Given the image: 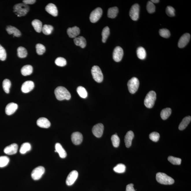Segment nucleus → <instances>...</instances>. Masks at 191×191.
Returning <instances> with one entry per match:
<instances>
[{"mask_svg": "<svg viewBox=\"0 0 191 191\" xmlns=\"http://www.w3.org/2000/svg\"><path fill=\"white\" fill-rule=\"evenodd\" d=\"M54 92L55 96L58 100H69L71 98L70 93L64 87H58L55 89Z\"/></svg>", "mask_w": 191, "mask_h": 191, "instance_id": "f257e3e1", "label": "nucleus"}, {"mask_svg": "<svg viewBox=\"0 0 191 191\" xmlns=\"http://www.w3.org/2000/svg\"><path fill=\"white\" fill-rule=\"evenodd\" d=\"M13 9L14 12L18 17L25 16L29 10V6L23 3L15 4Z\"/></svg>", "mask_w": 191, "mask_h": 191, "instance_id": "f03ea898", "label": "nucleus"}, {"mask_svg": "<svg viewBox=\"0 0 191 191\" xmlns=\"http://www.w3.org/2000/svg\"><path fill=\"white\" fill-rule=\"evenodd\" d=\"M156 179L158 182L164 185H171L174 183V180L165 173H159L156 175Z\"/></svg>", "mask_w": 191, "mask_h": 191, "instance_id": "7ed1b4c3", "label": "nucleus"}, {"mask_svg": "<svg viewBox=\"0 0 191 191\" xmlns=\"http://www.w3.org/2000/svg\"><path fill=\"white\" fill-rule=\"evenodd\" d=\"M156 99V94L153 91H151L147 94L144 100V104L148 108H153Z\"/></svg>", "mask_w": 191, "mask_h": 191, "instance_id": "20e7f679", "label": "nucleus"}, {"mask_svg": "<svg viewBox=\"0 0 191 191\" xmlns=\"http://www.w3.org/2000/svg\"><path fill=\"white\" fill-rule=\"evenodd\" d=\"M91 73L93 78L97 83L102 82L103 79V76L101 70L99 66H94L91 69Z\"/></svg>", "mask_w": 191, "mask_h": 191, "instance_id": "39448f33", "label": "nucleus"}, {"mask_svg": "<svg viewBox=\"0 0 191 191\" xmlns=\"http://www.w3.org/2000/svg\"><path fill=\"white\" fill-rule=\"evenodd\" d=\"M140 82L138 79L133 77L129 80L127 83L128 88L129 92L133 94L136 92L139 86Z\"/></svg>", "mask_w": 191, "mask_h": 191, "instance_id": "423d86ee", "label": "nucleus"}, {"mask_svg": "<svg viewBox=\"0 0 191 191\" xmlns=\"http://www.w3.org/2000/svg\"><path fill=\"white\" fill-rule=\"evenodd\" d=\"M45 171V168L43 166H38L33 170L31 173V178L34 180H38L42 177Z\"/></svg>", "mask_w": 191, "mask_h": 191, "instance_id": "0eeeda50", "label": "nucleus"}, {"mask_svg": "<svg viewBox=\"0 0 191 191\" xmlns=\"http://www.w3.org/2000/svg\"><path fill=\"white\" fill-rule=\"evenodd\" d=\"M103 11L100 8H97L91 12L90 16V20L91 23H95L98 21L101 17Z\"/></svg>", "mask_w": 191, "mask_h": 191, "instance_id": "6e6552de", "label": "nucleus"}, {"mask_svg": "<svg viewBox=\"0 0 191 191\" xmlns=\"http://www.w3.org/2000/svg\"><path fill=\"white\" fill-rule=\"evenodd\" d=\"M139 5L137 4H134L131 8L129 12V15L131 19L133 21L138 20L139 17Z\"/></svg>", "mask_w": 191, "mask_h": 191, "instance_id": "1a4fd4ad", "label": "nucleus"}, {"mask_svg": "<svg viewBox=\"0 0 191 191\" xmlns=\"http://www.w3.org/2000/svg\"><path fill=\"white\" fill-rule=\"evenodd\" d=\"M124 55V51L121 47H116L113 52V57L114 60L116 62L120 61Z\"/></svg>", "mask_w": 191, "mask_h": 191, "instance_id": "9d476101", "label": "nucleus"}, {"mask_svg": "<svg viewBox=\"0 0 191 191\" xmlns=\"http://www.w3.org/2000/svg\"><path fill=\"white\" fill-rule=\"evenodd\" d=\"M104 126L101 123H99L96 124L93 127L92 132L94 136L100 138L102 137L103 134Z\"/></svg>", "mask_w": 191, "mask_h": 191, "instance_id": "9b49d317", "label": "nucleus"}, {"mask_svg": "<svg viewBox=\"0 0 191 191\" xmlns=\"http://www.w3.org/2000/svg\"><path fill=\"white\" fill-rule=\"evenodd\" d=\"M78 176V172L74 170L71 172L66 179V183L67 186H71L74 183Z\"/></svg>", "mask_w": 191, "mask_h": 191, "instance_id": "f8f14e48", "label": "nucleus"}, {"mask_svg": "<svg viewBox=\"0 0 191 191\" xmlns=\"http://www.w3.org/2000/svg\"><path fill=\"white\" fill-rule=\"evenodd\" d=\"M190 39V34L188 33L183 35L178 42V47L180 48H183L188 43Z\"/></svg>", "mask_w": 191, "mask_h": 191, "instance_id": "ddd939ff", "label": "nucleus"}, {"mask_svg": "<svg viewBox=\"0 0 191 191\" xmlns=\"http://www.w3.org/2000/svg\"><path fill=\"white\" fill-rule=\"evenodd\" d=\"M18 146L16 144H12L9 146L6 147L4 148V151L5 153L9 155L16 154L18 151Z\"/></svg>", "mask_w": 191, "mask_h": 191, "instance_id": "4468645a", "label": "nucleus"}, {"mask_svg": "<svg viewBox=\"0 0 191 191\" xmlns=\"http://www.w3.org/2000/svg\"><path fill=\"white\" fill-rule=\"evenodd\" d=\"M34 82L31 81H27L22 85L21 90L23 93H27L32 90L34 89Z\"/></svg>", "mask_w": 191, "mask_h": 191, "instance_id": "2eb2a0df", "label": "nucleus"}, {"mask_svg": "<svg viewBox=\"0 0 191 191\" xmlns=\"http://www.w3.org/2000/svg\"><path fill=\"white\" fill-rule=\"evenodd\" d=\"M71 140L74 144L78 145L80 144L83 141V136L79 132H74L71 136Z\"/></svg>", "mask_w": 191, "mask_h": 191, "instance_id": "dca6fc26", "label": "nucleus"}, {"mask_svg": "<svg viewBox=\"0 0 191 191\" xmlns=\"http://www.w3.org/2000/svg\"><path fill=\"white\" fill-rule=\"evenodd\" d=\"M18 105L14 103H10L6 106L5 112L6 114L8 116L12 115L15 112L18 108Z\"/></svg>", "mask_w": 191, "mask_h": 191, "instance_id": "f3484780", "label": "nucleus"}, {"mask_svg": "<svg viewBox=\"0 0 191 191\" xmlns=\"http://www.w3.org/2000/svg\"><path fill=\"white\" fill-rule=\"evenodd\" d=\"M134 137V134L132 131H129L126 133L124 139L126 147L129 148L131 146L132 140Z\"/></svg>", "mask_w": 191, "mask_h": 191, "instance_id": "a211bd4d", "label": "nucleus"}, {"mask_svg": "<svg viewBox=\"0 0 191 191\" xmlns=\"http://www.w3.org/2000/svg\"><path fill=\"white\" fill-rule=\"evenodd\" d=\"M45 10L48 13L53 16H56L58 15L57 8L55 4L53 3L49 4L46 7Z\"/></svg>", "mask_w": 191, "mask_h": 191, "instance_id": "6ab92c4d", "label": "nucleus"}, {"mask_svg": "<svg viewBox=\"0 0 191 191\" xmlns=\"http://www.w3.org/2000/svg\"><path fill=\"white\" fill-rule=\"evenodd\" d=\"M37 125L39 127L44 128H48L51 125L50 121L45 118H39L37 121Z\"/></svg>", "mask_w": 191, "mask_h": 191, "instance_id": "aec40b11", "label": "nucleus"}, {"mask_svg": "<svg viewBox=\"0 0 191 191\" xmlns=\"http://www.w3.org/2000/svg\"><path fill=\"white\" fill-rule=\"evenodd\" d=\"M67 34L71 38H75L79 34L80 29L78 27L74 26L72 28H69L67 30Z\"/></svg>", "mask_w": 191, "mask_h": 191, "instance_id": "412c9836", "label": "nucleus"}, {"mask_svg": "<svg viewBox=\"0 0 191 191\" xmlns=\"http://www.w3.org/2000/svg\"><path fill=\"white\" fill-rule=\"evenodd\" d=\"M74 41L76 45L79 46L82 48H84L86 46V39L82 36H79V37L75 38Z\"/></svg>", "mask_w": 191, "mask_h": 191, "instance_id": "4be33fe9", "label": "nucleus"}, {"mask_svg": "<svg viewBox=\"0 0 191 191\" xmlns=\"http://www.w3.org/2000/svg\"><path fill=\"white\" fill-rule=\"evenodd\" d=\"M55 151L58 153L60 157L62 158H64L67 156V154L66 151L63 148L60 144L57 143L55 145Z\"/></svg>", "mask_w": 191, "mask_h": 191, "instance_id": "5701e85b", "label": "nucleus"}, {"mask_svg": "<svg viewBox=\"0 0 191 191\" xmlns=\"http://www.w3.org/2000/svg\"><path fill=\"white\" fill-rule=\"evenodd\" d=\"M7 31L9 34H13L14 36L16 37H20L21 34V31L16 28L11 26H8L7 27Z\"/></svg>", "mask_w": 191, "mask_h": 191, "instance_id": "b1692460", "label": "nucleus"}, {"mask_svg": "<svg viewBox=\"0 0 191 191\" xmlns=\"http://www.w3.org/2000/svg\"><path fill=\"white\" fill-rule=\"evenodd\" d=\"M191 120V117L188 116L183 118L182 121L180 124L179 126V129L180 130H183L185 129Z\"/></svg>", "mask_w": 191, "mask_h": 191, "instance_id": "393cba45", "label": "nucleus"}, {"mask_svg": "<svg viewBox=\"0 0 191 191\" xmlns=\"http://www.w3.org/2000/svg\"><path fill=\"white\" fill-rule=\"evenodd\" d=\"M31 24L34 27L35 30L38 33H40L42 31V23L40 21L35 19L33 20Z\"/></svg>", "mask_w": 191, "mask_h": 191, "instance_id": "a878e982", "label": "nucleus"}, {"mask_svg": "<svg viewBox=\"0 0 191 191\" xmlns=\"http://www.w3.org/2000/svg\"><path fill=\"white\" fill-rule=\"evenodd\" d=\"M119 12L118 8L117 7L110 8L108 9L107 16L110 18H116Z\"/></svg>", "mask_w": 191, "mask_h": 191, "instance_id": "bb28decb", "label": "nucleus"}, {"mask_svg": "<svg viewBox=\"0 0 191 191\" xmlns=\"http://www.w3.org/2000/svg\"><path fill=\"white\" fill-rule=\"evenodd\" d=\"M33 68L32 66L30 65H26L23 66L21 69L22 75L24 76L31 75L32 73Z\"/></svg>", "mask_w": 191, "mask_h": 191, "instance_id": "cd10ccee", "label": "nucleus"}, {"mask_svg": "<svg viewBox=\"0 0 191 191\" xmlns=\"http://www.w3.org/2000/svg\"><path fill=\"white\" fill-rule=\"evenodd\" d=\"M172 110L170 108L164 109L161 112L160 116L161 118L164 120H166L171 115Z\"/></svg>", "mask_w": 191, "mask_h": 191, "instance_id": "c85d7f7f", "label": "nucleus"}, {"mask_svg": "<svg viewBox=\"0 0 191 191\" xmlns=\"http://www.w3.org/2000/svg\"><path fill=\"white\" fill-rule=\"evenodd\" d=\"M137 56L141 60L145 59L146 57V52L145 49L142 47H139L137 50Z\"/></svg>", "mask_w": 191, "mask_h": 191, "instance_id": "c756f323", "label": "nucleus"}, {"mask_svg": "<svg viewBox=\"0 0 191 191\" xmlns=\"http://www.w3.org/2000/svg\"><path fill=\"white\" fill-rule=\"evenodd\" d=\"M31 146L30 144L25 143L21 145L20 149V152L22 154H25L31 150Z\"/></svg>", "mask_w": 191, "mask_h": 191, "instance_id": "7c9ffc66", "label": "nucleus"}, {"mask_svg": "<svg viewBox=\"0 0 191 191\" xmlns=\"http://www.w3.org/2000/svg\"><path fill=\"white\" fill-rule=\"evenodd\" d=\"M17 55L19 58H26L27 55V50L24 47H18L17 50Z\"/></svg>", "mask_w": 191, "mask_h": 191, "instance_id": "2f4dec72", "label": "nucleus"}, {"mask_svg": "<svg viewBox=\"0 0 191 191\" xmlns=\"http://www.w3.org/2000/svg\"><path fill=\"white\" fill-rule=\"evenodd\" d=\"M77 91L79 95L82 98H86L88 96V92L83 87L79 86L77 88Z\"/></svg>", "mask_w": 191, "mask_h": 191, "instance_id": "473e14b6", "label": "nucleus"}, {"mask_svg": "<svg viewBox=\"0 0 191 191\" xmlns=\"http://www.w3.org/2000/svg\"><path fill=\"white\" fill-rule=\"evenodd\" d=\"M110 34V29L108 26L105 27L103 28L102 33V41L105 43L106 42L107 38Z\"/></svg>", "mask_w": 191, "mask_h": 191, "instance_id": "72a5a7b5", "label": "nucleus"}, {"mask_svg": "<svg viewBox=\"0 0 191 191\" xmlns=\"http://www.w3.org/2000/svg\"><path fill=\"white\" fill-rule=\"evenodd\" d=\"M11 86L10 80L8 79H5L3 82V87L4 90L7 94L10 92V89Z\"/></svg>", "mask_w": 191, "mask_h": 191, "instance_id": "f704fd0d", "label": "nucleus"}, {"mask_svg": "<svg viewBox=\"0 0 191 191\" xmlns=\"http://www.w3.org/2000/svg\"><path fill=\"white\" fill-rule=\"evenodd\" d=\"M53 29V27L51 25H45L42 27V31L44 34L49 35L51 34Z\"/></svg>", "mask_w": 191, "mask_h": 191, "instance_id": "c9c22d12", "label": "nucleus"}, {"mask_svg": "<svg viewBox=\"0 0 191 191\" xmlns=\"http://www.w3.org/2000/svg\"><path fill=\"white\" fill-rule=\"evenodd\" d=\"M125 166L122 164H119L115 166L113 168L114 171L116 173H123L125 171Z\"/></svg>", "mask_w": 191, "mask_h": 191, "instance_id": "e433bc0d", "label": "nucleus"}, {"mask_svg": "<svg viewBox=\"0 0 191 191\" xmlns=\"http://www.w3.org/2000/svg\"><path fill=\"white\" fill-rule=\"evenodd\" d=\"M168 160L171 164L175 165H181V159L179 158L175 157L173 156L169 157Z\"/></svg>", "mask_w": 191, "mask_h": 191, "instance_id": "4c0bfd02", "label": "nucleus"}, {"mask_svg": "<svg viewBox=\"0 0 191 191\" xmlns=\"http://www.w3.org/2000/svg\"><path fill=\"white\" fill-rule=\"evenodd\" d=\"M10 161L9 158L7 156L0 157V167H3L8 165Z\"/></svg>", "mask_w": 191, "mask_h": 191, "instance_id": "58836bf2", "label": "nucleus"}, {"mask_svg": "<svg viewBox=\"0 0 191 191\" xmlns=\"http://www.w3.org/2000/svg\"><path fill=\"white\" fill-rule=\"evenodd\" d=\"M111 140L113 146L114 147L117 148L119 146L120 140L117 135L115 134L112 136Z\"/></svg>", "mask_w": 191, "mask_h": 191, "instance_id": "ea45409f", "label": "nucleus"}, {"mask_svg": "<svg viewBox=\"0 0 191 191\" xmlns=\"http://www.w3.org/2000/svg\"><path fill=\"white\" fill-rule=\"evenodd\" d=\"M56 65L60 67H64L67 64V61L65 58L62 57H59L56 58L55 61Z\"/></svg>", "mask_w": 191, "mask_h": 191, "instance_id": "a19ab883", "label": "nucleus"}, {"mask_svg": "<svg viewBox=\"0 0 191 191\" xmlns=\"http://www.w3.org/2000/svg\"><path fill=\"white\" fill-rule=\"evenodd\" d=\"M36 52L38 54L42 55L44 53L46 49L44 46L41 44H38L36 45Z\"/></svg>", "mask_w": 191, "mask_h": 191, "instance_id": "79ce46f5", "label": "nucleus"}, {"mask_svg": "<svg viewBox=\"0 0 191 191\" xmlns=\"http://www.w3.org/2000/svg\"><path fill=\"white\" fill-rule=\"evenodd\" d=\"M147 9L148 12L150 14L154 13L155 12V6L151 1H148L147 4Z\"/></svg>", "mask_w": 191, "mask_h": 191, "instance_id": "37998d69", "label": "nucleus"}, {"mask_svg": "<svg viewBox=\"0 0 191 191\" xmlns=\"http://www.w3.org/2000/svg\"><path fill=\"white\" fill-rule=\"evenodd\" d=\"M159 32L161 37L166 38H168L171 35L170 31L168 29H165V28L160 29Z\"/></svg>", "mask_w": 191, "mask_h": 191, "instance_id": "c03bdc74", "label": "nucleus"}, {"mask_svg": "<svg viewBox=\"0 0 191 191\" xmlns=\"http://www.w3.org/2000/svg\"><path fill=\"white\" fill-rule=\"evenodd\" d=\"M160 137V134L157 132H153L149 135L150 139L154 142H157L158 141Z\"/></svg>", "mask_w": 191, "mask_h": 191, "instance_id": "a18cd8bd", "label": "nucleus"}, {"mask_svg": "<svg viewBox=\"0 0 191 191\" xmlns=\"http://www.w3.org/2000/svg\"><path fill=\"white\" fill-rule=\"evenodd\" d=\"M7 58V53L5 49L1 45H0V60L1 61L5 60Z\"/></svg>", "mask_w": 191, "mask_h": 191, "instance_id": "49530a36", "label": "nucleus"}, {"mask_svg": "<svg viewBox=\"0 0 191 191\" xmlns=\"http://www.w3.org/2000/svg\"><path fill=\"white\" fill-rule=\"evenodd\" d=\"M166 13L168 16L170 17L174 16L175 14V9L174 8L171 6H167L166 8Z\"/></svg>", "mask_w": 191, "mask_h": 191, "instance_id": "de8ad7c7", "label": "nucleus"}, {"mask_svg": "<svg viewBox=\"0 0 191 191\" xmlns=\"http://www.w3.org/2000/svg\"><path fill=\"white\" fill-rule=\"evenodd\" d=\"M134 185L131 183L126 186V191H136L133 188Z\"/></svg>", "mask_w": 191, "mask_h": 191, "instance_id": "09e8293b", "label": "nucleus"}, {"mask_svg": "<svg viewBox=\"0 0 191 191\" xmlns=\"http://www.w3.org/2000/svg\"><path fill=\"white\" fill-rule=\"evenodd\" d=\"M23 3L26 5L33 4L36 2L35 0H24L23 1Z\"/></svg>", "mask_w": 191, "mask_h": 191, "instance_id": "8fccbe9b", "label": "nucleus"}, {"mask_svg": "<svg viewBox=\"0 0 191 191\" xmlns=\"http://www.w3.org/2000/svg\"><path fill=\"white\" fill-rule=\"evenodd\" d=\"M151 1L153 3H159L160 1H159V0H152V1Z\"/></svg>", "mask_w": 191, "mask_h": 191, "instance_id": "3c124183", "label": "nucleus"}]
</instances>
